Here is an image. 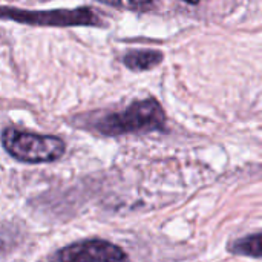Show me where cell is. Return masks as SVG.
I'll use <instances>...</instances> for the list:
<instances>
[{"mask_svg": "<svg viewBox=\"0 0 262 262\" xmlns=\"http://www.w3.org/2000/svg\"><path fill=\"white\" fill-rule=\"evenodd\" d=\"M112 8H120V9H130V11H138V12H147L154 9L157 5L154 2H137V3H104Z\"/></svg>", "mask_w": 262, "mask_h": 262, "instance_id": "52a82bcc", "label": "cell"}, {"mask_svg": "<svg viewBox=\"0 0 262 262\" xmlns=\"http://www.w3.org/2000/svg\"><path fill=\"white\" fill-rule=\"evenodd\" d=\"M164 58V54L158 49H130L127 51L123 57L121 61L123 64L135 72H143V71H150L157 68Z\"/></svg>", "mask_w": 262, "mask_h": 262, "instance_id": "5b68a950", "label": "cell"}, {"mask_svg": "<svg viewBox=\"0 0 262 262\" xmlns=\"http://www.w3.org/2000/svg\"><path fill=\"white\" fill-rule=\"evenodd\" d=\"M166 114L160 101L154 97L130 103L120 112H111L92 121V130L104 137H120L127 134H146L164 130Z\"/></svg>", "mask_w": 262, "mask_h": 262, "instance_id": "6da1fadb", "label": "cell"}, {"mask_svg": "<svg viewBox=\"0 0 262 262\" xmlns=\"http://www.w3.org/2000/svg\"><path fill=\"white\" fill-rule=\"evenodd\" d=\"M2 18L26 23L31 26H49V28H72V26H91L103 28L106 23L101 15L92 6L63 8L49 11H29L20 8L2 6Z\"/></svg>", "mask_w": 262, "mask_h": 262, "instance_id": "3957f363", "label": "cell"}, {"mask_svg": "<svg viewBox=\"0 0 262 262\" xmlns=\"http://www.w3.org/2000/svg\"><path fill=\"white\" fill-rule=\"evenodd\" d=\"M229 252L238 256L262 258V233H253L229 244Z\"/></svg>", "mask_w": 262, "mask_h": 262, "instance_id": "8992f818", "label": "cell"}, {"mask_svg": "<svg viewBox=\"0 0 262 262\" xmlns=\"http://www.w3.org/2000/svg\"><path fill=\"white\" fill-rule=\"evenodd\" d=\"M48 262H130V259L117 244L101 238H89L55 250L48 256Z\"/></svg>", "mask_w": 262, "mask_h": 262, "instance_id": "277c9868", "label": "cell"}, {"mask_svg": "<svg viewBox=\"0 0 262 262\" xmlns=\"http://www.w3.org/2000/svg\"><path fill=\"white\" fill-rule=\"evenodd\" d=\"M2 143L12 158L28 164L54 163L66 152V143L60 137L34 134L15 127L3 129Z\"/></svg>", "mask_w": 262, "mask_h": 262, "instance_id": "7a4b0ae2", "label": "cell"}]
</instances>
